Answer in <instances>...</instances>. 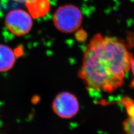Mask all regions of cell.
<instances>
[{
    "instance_id": "obj_1",
    "label": "cell",
    "mask_w": 134,
    "mask_h": 134,
    "mask_svg": "<svg viewBox=\"0 0 134 134\" xmlns=\"http://www.w3.org/2000/svg\"><path fill=\"white\" fill-rule=\"evenodd\" d=\"M132 58L123 41L97 34L85 48L78 76L91 93H113L123 85Z\"/></svg>"
},
{
    "instance_id": "obj_2",
    "label": "cell",
    "mask_w": 134,
    "mask_h": 134,
    "mask_svg": "<svg viewBox=\"0 0 134 134\" xmlns=\"http://www.w3.org/2000/svg\"><path fill=\"white\" fill-rule=\"evenodd\" d=\"M83 16L79 8L74 5L60 6L53 16L54 26L64 33H72L81 26Z\"/></svg>"
},
{
    "instance_id": "obj_3",
    "label": "cell",
    "mask_w": 134,
    "mask_h": 134,
    "mask_svg": "<svg viewBox=\"0 0 134 134\" xmlns=\"http://www.w3.org/2000/svg\"><path fill=\"white\" fill-rule=\"evenodd\" d=\"M5 24L8 30L12 34L21 36L27 34L31 31L33 25L32 17L26 11L15 9L7 14Z\"/></svg>"
},
{
    "instance_id": "obj_4",
    "label": "cell",
    "mask_w": 134,
    "mask_h": 134,
    "mask_svg": "<svg viewBox=\"0 0 134 134\" xmlns=\"http://www.w3.org/2000/svg\"><path fill=\"white\" fill-rule=\"evenodd\" d=\"M55 115L62 119H72L79 110V103L76 96L69 92H62L57 94L52 104Z\"/></svg>"
},
{
    "instance_id": "obj_5",
    "label": "cell",
    "mask_w": 134,
    "mask_h": 134,
    "mask_svg": "<svg viewBox=\"0 0 134 134\" xmlns=\"http://www.w3.org/2000/svg\"><path fill=\"white\" fill-rule=\"evenodd\" d=\"M16 59L15 52L5 44H0V73H5L13 68Z\"/></svg>"
},
{
    "instance_id": "obj_6",
    "label": "cell",
    "mask_w": 134,
    "mask_h": 134,
    "mask_svg": "<svg viewBox=\"0 0 134 134\" xmlns=\"http://www.w3.org/2000/svg\"><path fill=\"white\" fill-rule=\"evenodd\" d=\"M121 103L125 107L127 116L123 123L124 134H134V101L128 97H124Z\"/></svg>"
},
{
    "instance_id": "obj_7",
    "label": "cell",
    "mask_w": 134,
    "mask_h": 134,
    "mask_svg": "<svg viewBox=\"0 0 134 134\" xmlns=\"http://www.w3.org/2000/svg\"><path fill=\"white\" fill-rule=\"evenodd\" d=\"M25 5L32 18H42L50 11L49 0H32Z\"/></svg>"
},
{
    "instance_id": "obj_8",
    "label": "cell",
    "mask_w": 134,
    "mask_h": 134,
    "mask_svg": "<svg viewBox=\"0 0 134 134\" xmlns=\"http://www.w3.org/2000/svg\"><path fill=\"white\" fill-rule=\"evenodd\" d=\"M130 70H131L132 74V75H133V76L134 77V58H132L131 63Z\"/></svg>"
},
{
    "instance_id": "obj_9",
    "label": "cell",
    "mask_w": 134,
    "mask_h": 134,
    "mask_svg": "<svg viewBox=\"0 0 134 134\" xmlns=\"http://www.w3.org/2000/svg\"><path fill=\"white\" fill-rule=\"evenodd\" d=\"M12 1H14L16 2H20V3H26L27 2H29L31 1L32 0H12Z\"/></svg>"
}]
</instances>
